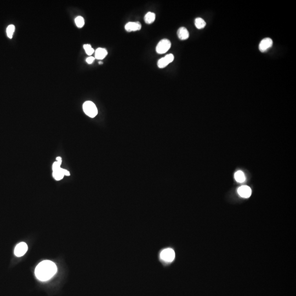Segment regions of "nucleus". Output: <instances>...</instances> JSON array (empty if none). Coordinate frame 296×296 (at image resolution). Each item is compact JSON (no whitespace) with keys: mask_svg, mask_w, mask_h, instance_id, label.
Instances as JSON below:
<instances>
[{"mask_svg":"<svg viewBox=\"0 0 296 296\" xmlns=\"http://www.w3.org/2000/svg\"><path fill=\"white\" fill-rule=\"evenodd\" d=\"M175 252L171 249H163L160 253V258L166 262H171L174 260Z\"/></svg>","mask_w":296,"mask_h":296,"instance_id":"20e7f679","label":"nucleus"},{"mask_svg":"<svg viewBox=\"0 0 296 296\" xmlns=\"http://www.w3.org/2000/svg\"><path fill=\"white\" fill-rule=\"evenodd\" d=\"M57 271L55 264L51 260H44L37 265L35 269L36 278L42 281L51 279Z\"/></svg>","mask_w":296,"mask_h":296,"instance_id":"f257e3e1","label":"nucleus"},{"mask_svg":"<svg viewBox=\"0 0 296 296\" xmlns=\"http://www.w3.org/2000/svg\"><path fill=\"white\" fill-rule=\"evenodd\" d=\"M83 110L85 113L89 117L93 118L97 115L98 110L96 105L92 101H87L84 103Z\"/></svg>","mask_w":296,"mask_h":296,"instance_id":"f03ea898","label":"nucleus"},{"mask_svg":"<svg viewBox=\"0 0 296 296\" xmlns=\"http://www.w3.org/2000/svg\"><path fill=\"white\" fill-rule=\"evenodd\" d=\"M75 22L76 26L79 28H82L85 24L84 19H83V17H82L81 16H78L77 17H76L75 18Z\"/></svg>","mask_w":296,"mask_h":296,"instance_id":"dca6fc26","label":"nucleus"},{"mask_svg":"<svg viewBox=\"0 0 296 296\" xmlns=\"http://www.w3.org/2000/svg\"><path fill=\"white\" fill-rule=\"evenodd\" d=\"M56 160H57V161H59V160H61V157H59H59H57L56 158Z\"/></svg>","mask_w":296,"mask_h":296,"instance_id":"4be33fe9","label":"nucleus"},{"mask_svg":"<svg viewBox=\"0 0 296 296\" xmlns=\"http://www.w3.org/2000/svg\"><path fill=\"white\" fill-rule=\"evenodd\" d=\"M83 48H84V50H85V51L86 52V53L88 55H92L94 52V49L92 48L90 44H84L83 45Z\"/></svg>","mask_w":296,"mask_h":296,"instance_id":"a211bd4d","label":"nucleus"},{"mask_svg":"<svg viewBox=\"0 0 296 296\" xmlns=\"http://www.w3.org/2000/svg\"><path fill=\"white\" fill-rule=\"evenodd\" d=\"M155 14L152 12H148L144 17L145 22L148 24H150L155 21Z\"/></svg>","mask_w":296,"mask_h":296,"instance_id":"ddd939ff","label":"nucleus"},{"mask_svg":"<svg viewBox=\"0 0 296 296\" xmlns=\"http://www.w3.org/2000/svg\"><path fill=\"white\" fill-rule=\"evenodd\" d=\"M63 172H64V176H70V173H69L68 171L66 170H63Z\"/></svg>","mask_w":296,"mask_h":296,"instance_id":"412c9836","label":"nucleus"},{"mask_svg":"<svg viewBox=\"0 0 296 296\" xmlns=\"http://www.w3.org/2000/svg\"><path fill=\"white\" fill-rule=\"evenodd\" d=\"M235 180L237 181L238 183H243L246 180L245 176V174L241 171H238L236 172L235 174Z\"/></svg>","mask_w":296,"mask_h":296,"instance_id":"4468645a","label":"nucleus"},{"mask_svg":"<svg viewBox=\"0 0 296 296\" xmlns=\"http://www.w3.org/2000/svg\"><path fill=\"white\" fill-rule=\"evenodd\" d=\"M95 58L93 57H90L86 59V62L88 64H91L94 61Z\"/></svg>","mask_w":296,"mask_h":296,"instance_id":"aec40b11","label":"nucleus"},{"mask_svg":"<svg viewBox=\"0 0 296 296\" xmlns=\"http://www.w3.org/2000/svg\"><path fill=\"white\" fill-rule=\"evenodd\" d=\"M206 25V22L202 18H197L195 19V26L198 29H203L205 27Z\"/></svg>","mask_w":296,"mask_h":296,"instance_id":"2eb2a0df","label":"nucleus"},{"mask_svg":"<svg viewBox=\"0 0 296 296\" xmlns=\"http://www.w3.org/2000/svg\"><path fill=\"white\" fill-rule=\"evenodd\" d=\"M61 168V165L58 163L57 161H55L53 163V167H52V169H53V171H54V170H57L58 168Z\"/></svg>","mask_w":296,"mask_h":296,"instance_id":"6ab92c4d","label":"nucleus"},{"mask_svg":"<svg viewBox=\"0 0 296 296\" xmlns=\"http://www.w3.org/2000/svg\"><path fill=\"white\" fill-rule=\"evenodd\" d=\"M28 249V245L26 242H22L18 244L15 248V255L19 257L24 256L27 252Z\"/></svg>","mask_w":296,"mask_h":296,"instance_id":"39448f33","label":"nucleus"},{"mask_svg":"<svg viewBox=\"0 0 296 296\" xmlns=\"http://www.w3.org/2000/svg\"><path fill=\"white\" fill-rule=\"evenodd\" d=\"M273 40H271L270 38L269 37L265 38L260 41L259 45V49L262 52H265L271 47L273 46Z\"/></svg>","mask_w":296,"mask_h":296,"instance_id":"0eeeda50","label":"nucleus"},{"mask_svg":"<svg viewBox=\"0 0 296 296\" xmlns=\"http://www.w3.org/2000/svg\"><path fill=\"white\" fill-rule=\"evenodd\" d=\"M107 54H108V52L105 49L103 48H98L95 52L94 58L97 59L101 60L103 59L107 55Z\"/></svg>","mask_w":296,"mask_h":296,"instance_id":"9b49d317","label":"nucleus"},{"mask_svg":"<svg viewBox=\"0 0 296 296\" xmlns=\"http://www.w3.org/2000/svg\"><path fill=\"white\" fill-rule=\"evenodd\" d=\"M171 47L170 40L164 39L161 40L156 47V52L159 54H164L168 51Z\"/></svg>","mask_w":296,"mask_h":296,"instance_id":"7ed1b4c3","label":"nucleus"},{"mask_svg":"<svg viewBox=\"0 0 296 296\" xmlns=\"http://www.w3.org/2000/svg\"><path fill=\"white\" fill-rule=\"evenodd\" d=\"M15 31V26L13 25H9L8 26L7 30H6V32H7V36L9 39L12 38Z\"/></svg>","mask_w":296,"mask_h":296,"instance_id":"f3484780","label":"nucleus"},{"mask_svg":"<svg viewBox=\"0 0 296 296\" xmlns=\"http://www.w3.org/2000/svg\"><path fill=\"white\" fill-rule=\"evenodd\" d=\"M125 28L128 32L136 31L141 30V25L139 22H129L126 24Z\"/></svg>","mask_w":296,"mask_h":296,"instance_id":"6e6552de","label":"nucleus"},{"mask_svg":"<svg viewBox=\"0 0 296 296\" xmlns=\"http://www.w3.org/2000/svg\"><path fill=\"white\" fill-rule=\"evenodd\" d=\"M177 35L180 40H185L189 38V33L185 28L181 27L177 31Z\"/></svg>","mask_w":296,"mask_h":296,"instance_id":"9d476101","label":"nucleus"},{"mask_svg":"<svg viewBox=\"0 0 296 296\" xmlns=\"http://www.w3.org/2000/svg\"><path fill=\"white\" fill-rule=\"evenodd\" d=\"M174 56L172 54H169L166 55L163 58H161L157 62V65L159 68H165L170 63L174 61Z\"/></svg>","mask_w":296,"mask_h":296,"instance_id":"423d86ee","label":"nucleus"},{"mask_svg":"<svg viewBox=\"0 0 296 296\" xmlns=\"http://www.w3.org/2000/svg\"><path fill=\"white\" fill-rule=\"evenodd\" d=\"M63 170L64 169L61 168H59L57 170H54L53 171V176L55 180L60 181L63 178V177L64 176Z\"/></svg>","mask_w":296,"mask_h":296,"instance_id":"f8f14e48","label":"nucleus"},{"mask_svg":"<svg viewBox=\"0 0 296 296\" xmlns=\"http://www.w3.org/2000/svg\"><path fill=\"white\" fill-rule=\"evenodd\" d=\"M238 194L242 198H248L251 195V189L248 186L243 185L238 188Z\"/></svg>","mask_w":296,"mask_h":296,"instance_id":"1a4fd4ad","label":"nucleus"}]
</instances>
